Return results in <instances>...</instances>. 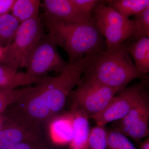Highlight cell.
<instances>
[{
	"label": "cell",
	"mask_w": 149,
	"mask_h": 149,
	"mask_svg": "<svg viewBox=\"0 0 149 149\" xmlns=\"http://www.w3.org/2000/svg\"><path fill=\"white\" fill-rule=\"evenodd\" d=\"M20 23L11 14L0 17V46L6 48L13 40Z\"/></svg>",
	"instance_id": "cell-18"
},
{
	"label": "cell",
	"mask_w": 149,
	"mask_h": 149,
	"mask_svg": "<svg viewBox=\"0 0 149 149\" xmlns=\"http://www.w3.org/2000/svg\"><path fill=\"white\" fill-rule=\"evenodd\" d=\"M40 3L39 0H15L11 14L21 24L39 15Z\"/></svg>",
	"instance_id": "cell-16"
},
{
	"label": "cell",
	"mask_w": 149,
	"mask_h": 149,
	"mask_svg": "<svg viewBox=\"0 0 149 149\" xmlns=\"http://www.w3.org/2000/svg\"><path fill=\"white\" fill-rule=\"evenodd\" d=\"M45 35L44 24L39 15L21 23L12 41L3 49L0 64L15 71L24 67L28 54Z\"/></svg>",
	"instance_id": "cell-4"
},
{
	"label": "cell",
	"mask_w": 149,
	"mask_h": 149,
	"mask_svg": "<svg viewBox=\"0 0 149 149\" xmlns=\"http://www.w3.org/2000/svg\"><path fill=\"white\" fill-rule=\"evenodd\" d=\"M15 0H0V17L9 13Z\"/></svg>",
	"instance_id": "cell-26"
},
{
	"label": "cell",
	"mask_w": 149,
	"mask_h": 149,
	"mask_svg": "<svg viewBox=\"0 0 149 149\" xmlns=\"http://www.w3.org/2000/svg\"><path fill=\"white\" fill-rule=\"evenodd\" d=\"M149 110L145 111L132 126L127 134L133 140L139 141L149 135Z\"/></svg>",
	"instance_id": "cell-21"
},
{
	"label": "cell",
	"mask_w": 149,
	"mask_h": 149,
	"mask_svg": "<svg viewBox=\"0 0 149 149\" xmlns=\"http://www.w3.org/2000/svg\"><path fill=\"white\" fill-rule=\"evenodd\" d=\"M148 79H143L140 83L124 89L118 95L113 97L104 109L89 118L93 119L97 125L104 126L109 123L122 119L147 91Z\"/></svg>",
	"instance_id": "cell-8"
},
{
	"label": "cell",
	"mask_w": 149,
	"mask_h": 149,
	"mask_svg": "<svg viewBox=\"0 0 149 149\" xmlns=\"http://www.w3.org/2000/svg\"><path fill=\"white\" fill-rule=\"evenodd\" d=\"M45 23L48 35L56 46L66 52L68 62L107 50L105 40L93 15L90 21L84 23L49 20Z\"/></svg>",
	"instance_id": "cell-3"
},
{
	"label": "cell",
	"mask_w": 149,
	"mask_h": 149,
	"mask_svg": "<svg viewBox=\"0 0 149 149\" xmlns=\"http://www.w3.org/2000/svg\"><path fill=\"white\" fill-rule=\"evenodd\" d=\"M68 63L59 54L56 45L49 35H45L30 51L25 60L26 73L37 78H42L49 72L59 73Z\"/></svg>",
	"instance_id": "cell-7"
},
{
	"label": "cell",
	"mask_w": 149,
	"mask_h": 149,
	"mask_svg": "<svg viewBox=\"0 0 149 149\" xmlns=\"http://www.w3.org/2000/svg\"><path fill=\"white\" fill-rule=\"evenodd\" d=\"M148 78L136 68L127 49V42L110 49L90 55L83 80H92L113 88L118 93L136 79Z\"/></svg>",
	"instance_id": "cell-2"
},
{
	"label": "cell",
	"mask_w": 149,
	"mask_h": 149,
	"mask_svg": "<svg viewBox=\"0 0 149 149\" xmlns=\"http://www.w3.org/2000/svg\"><path fill=\"white\" fill-rule=\"evenodd\" d=\"M97 27L105 38L107 49L119 45L135 32L133 19L125 18L102 1L96 6L93 14Z\"/></svg>",
	"instance_id": "cell-5"
},
{
	"label": "cell",
	"mask_w": 149,
	"mask_h": 149,
	"mask_svg": "<svg viewBox=\"0 0 149 149\" xmlns=\"http://www.w3.org/2000/svg\"><path fill=\"white\" fill-rule=\"evenodd\" d=\"M49 78V76L33 77L26 72L15 71L0 64V90H13L20 86L43 83Z\"/></svg>",
	"instance_id": "cell-11"
},
{
	"label": "cell",
	"mask_w": 149,
	"mask_h": 149,
	"mask_svg": "<svg viewBox=\"0 0 149 149\" xmlns=\"http://www.w3.org/2000/svg\"><path fill=\"white\" fill-rule=\"evenodd\" d=\"M89 149L107 148V131L104 126L97 125L90 131L88 139Z\"/></svg>",
	"instance_id": "cell-23"
},
{
	"label": "cell",
	"mask_w": 149,
	"mask_h": 149,
	"mask_svg": "<svg viewBox=\"0 0 149 149\" xmlns=\"http://www.w3.org/2000/svg\"><path fill=\"white\" fill-rule=\"evenodd\" d=\"M117 93L95 80H83L68 96L71 102L70 110L82 112L89 118L104 109Z\"/></svg>",
	"instance_id": "cell-6"
},
{
	"label": "cell",
	"mask_w": 149,
	"mask_h": 149,
	"mask_svg": "<svg viewBox=\"0 0 149 149\" xmlns=\"http://www.w3.org/2000/svg\"><path fill=\"white\" fill-rule=\"evenodd\" d=\"M107 148L108 149H136L126 136L115 129L107 131Z\"/></svg>",
	"instance_id": "cell-20"
},
{
	"label": "cell",
	"mask_w": 149,
	"mask_h": 149,
	"mask_svg": "<svg viewBox=\"0 0 149 149\" xmlns=\"http://www.w3.org/2000/svg\"><path fill=\"white\" fill-rule=\"evenodd\" d=\"M42 7L45 20L84 23L92 17L79 12L70 0H44Z\"/></svg>",
	"instance_id": "cell-10"
},
{
	"label": "cell",
	"mask_w": 149,
	"mask_h": 149,
	"mask_svg": "<svg viewBox=\"0 0 149 149\" xmlns=\"http://www.w3.org/2000/svg\"><path fill=\"white\" fill-rule=\"evenodd\" d=\"M51 141L58 145L70 143L73 137L72 116L69 111L54 118L49 125Z\"/></svg>",
	"instance_id": "cell-12"
},
{
	"label": "cell",
	"mask_w": 149,
	"mask_h": 149,
	"mask_svg": "<svg viewBox=\"0 0 149 149\" xmlns=\"http://www.w3.org/2000/svg\"><path fill=\"white\" fill-rule=\"evenodd\" d=\"M89 58L86 55L68 62L58 75L27 87L22 98L10 105L1 116L44 131L54 118L61 114L70 92L83 81Z\"/></svg>",
	"instance_id": "cell-1"
},
{
	"label": "cell",
	"mask_w": 149,
	"mask_h": 149,
	"mask_svg": "<svg viewBox=\"0 0 149 149\" xmlns=\"http://www.w3.org/2000/svg\"><path fill=\"white\" fill-rule=\"evenodd\" d=\"M0 149H7L22 142L46 139L45 131L38 128L1 118Z\"/></svg>",
	"instance_id": "cell-9"
},
{
	"label": "cell",
	"mask_w": 149,
	"mask_h": 149,
	"mask_svg": "<svg viewBox=\"0 0 149 149\" xmlns=\"http://www.w3.org/2000/svg\"><path fill=\"white\" fill-rule=\"evenodd\" d=\"M7 149H54L46 139L22 142Z\"/></svg>",
	"instance_id": "cell-25"
},
{
	"label": "cell",
	"mask_w": 149,
	"mask_h": 149,
	"mask_svg": "<svg viewBox=\"0 0 149 149\" xmlns=\"http://www.w3.org/2000/svg\"><path fill=\"white\" fill-rule=\"evenodd\" d=\"M140 147L141 149H149V139H146L141 143Z\"/></svg>",
	"instance_id": "cell-27"
},
{
	"label": "cell",
	"mask_w": 149,
	"mask_h": 149,
	"mask_svg": "<svg viewBox=\"0 0 149 149\" xmlns=\"http://www.w3.org/2000/svg\"><path fill=\"white\" fill-rule=\"evenodd\" d=\"M127 49L136 68L143 74L149 73V37L127 42Z\"/></svg>",
	"instance_id": "cell-14"
},
{
	"label": "cell",
	"mask_w": 149,
	"mask_h": 149,
	"mask_svg": "<svg viewBox=\"0 0 149 149\" xmlns=\"http://www.w3.org/2000/svg\"><path fill=\"white\" fill-rule=\"evenodd\" d=\"M135 32L133 40H137L149 37V6L141 12L134 15Z\"/></svg>",
	"instance_id": "cell-19"
},
{
	"label": "cell",
	"mask_w": 149,
	"mask_h": 149,
	"mask_svg": "<svg viewBox=\"0 0 149 149\" xmlns=\"http://www.w3.org/2000/svg\"><path fill=\"white\" fill-rule=\"evenodd\" d=\"M72 116L73 137L69 149H89L88 139L90 133L89 117L82 112L70 110Z\"/></svg>",
	"instance_id": "cell-13"
},
{
	"label": "cell",
	"mask_w": 149,
	"mask_h": 149,
	"mask_svg": "<svg viewBox=\"0 0 149 149\" xmlns=\"http://www.w3.org/2000/svg\"><path fill=\"white\" fill-rule=\"evenodd\" d=\"M149 110V99L148 91H146L136 102L125 117L119 120L115 130L127 136L128 131L139 118Z\"/></svg>",
	"instance_id": "cell-15"
},
{
	"label": "cell",
	"mask_w": 149,
	"mask_h": 149,
	"mask_svg": "<svg viewBox=\"0 0 149 149\" xmlns=\"http://www.w3.org/2000/svg\"><path fill=\"white\" fill-rule=\"evenodd\" d=\"M0 47H1V46H0ZM3 49V48H2V49H0V57H1V55L2 53Z\"/></svg>",
	"instance_id": "cell-28"
},
{
	"label": "cell",
	"mask_w": 149,
	"mask_h": 149,
	"mask_svg": "<svg viewBox=\"0 0 149 149\" xmlns=\"http://www.w3.org/2000/svg\"><path fill=\"white\" fill-rule=\"evenodd\" d=\"M108 6L125 18L141 12L149 6V0H111L107 1Z\"/></svg>",
	"instance_id": "cell-17"
},
{
	"label": "cell",
	"mask_w": 149,
	"mask_h": 149,
	"mask_svg": "<svg viewBox=\"0 0 149 149\" xmlns=\"http://www.w3.org/2000/svg\"><path fill=\"white\" fill-rule=\"evenodd\" d=\"M27 90V87L13 90H0V115L10 105L22 98Z\"/></svg>",
	"instance_id": "cell-22"
},
{
	"label": "cell",
	"mask_w": 149,
	"mask_h": 149,
	"mask_svg": "<svg viewBox=\"0 0 149 149\" xmlns=\"http://www.w3.org/2000/svg\"><path fill=\"white\" fill-rule=\"evenodd\" d=\"M73 5L80 13L91 17L97 5L102 1L99 0H70Z\"/></svg>",
	"instance_id": "cell-24"
}]
</instances>
